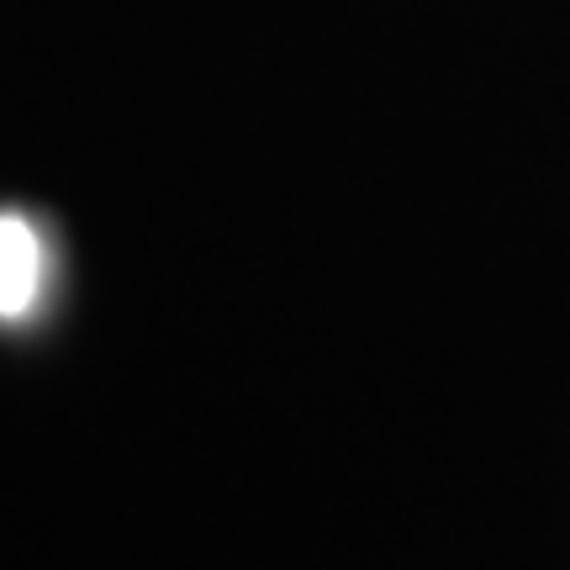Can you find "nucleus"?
Here are the masks:
<instances>
[{
  "instance_id": "nucleus-1",
  "label": "nucleus",
  "mask_w": 570,
  "mask_h": 570,
  "mask_svg": "<svg viewBox=\"0 0 570 570\" xmlns=\"http://www.w3.org/2000/svg\"><path fill=\"white\" fill-rule=\"evenodd\" d=\"M42 291V244L21 217H0V317H27Z\"/></svg>"
}]
</instances>
